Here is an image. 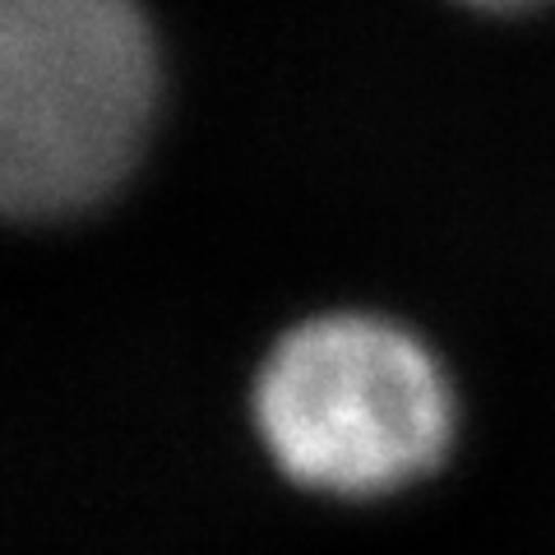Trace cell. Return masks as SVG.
<instances>
[{"label":"cell","instance_id":"1","mask_svg":"<svg viewBox=\"0 0 555 555\" xmlns=\"http://www.w3.org/2000/svg\"><path fill=\"white\" fill-rule=\"evenodd\" d=\"M158 107L134 0H0V199L51 222L130 177Z\"/></svg>","mask_w":555,"mask_h":555},{"label":"cell","instance_id":"2","mask_svg":"<svg viewBox=\"0 0 555 555\" xmlns=\"http://www.w3.org/2000/svg\"><path fill=\"white\" fill-rule=\"evenodd\" d=\"M255 430L287 481L371 500L449 454L454 393L412 328L343 310L273 343L255 379Z\"/></svg>","mask_w":555,"mask_h":555},{"label":"cell","instance_id":"3","mask_svg":"<svg viewBox=\"0 0 555 555\" xmlns=\"http://www.w3.org/2000/svg\"><path fill=\"white\" fill-rule=\"evenodd\" d=\"M463 5H477V10H495V14H518V10H537V5H551V0H463Z\"/></svg>","mask_w":555,"mask_h":555}]
</instances>
